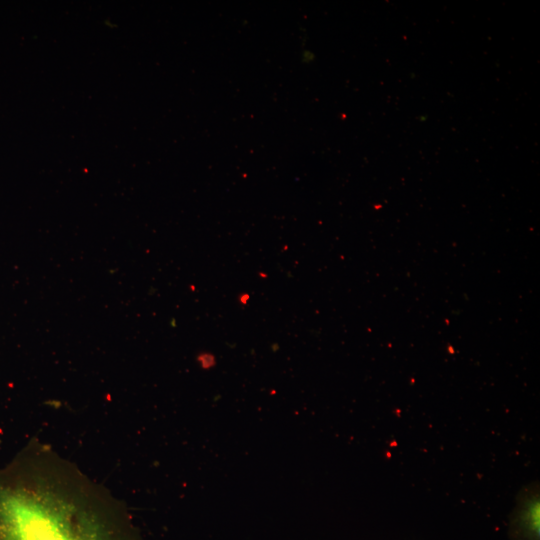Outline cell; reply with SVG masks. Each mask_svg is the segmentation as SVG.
<instances>
[{
    "label": "cell",
    "instance_id": "6da1fadb",
    "mask_svg": "<svg viewBox=\"0 0 540 540\" xmlns=\"http://www.w3.org/2000/svg\"><path fill=\"white\" fill-rule=\"evenodd\" d=\"M0 540H143L126 505L30 440L0 466Z\"/></svg>",
    "mask_w": 540,
    "mask_h": 540
},
{
    "label": "cell",
    "instance_id": "7a4b0ae2",
    "mask_svg": "<svg viewBox=\"0 0 540 540\" xmlns=\"http://www.w3.org/2000/svg\"><path fill=\"white\" fill-rule=\"evenodd\" d=\"M538 483L525 488L509 522L511 540H540V496Z\"/></svg>",
    "mask_w": 540,
    "mask_h": 540
}]
</instances>
